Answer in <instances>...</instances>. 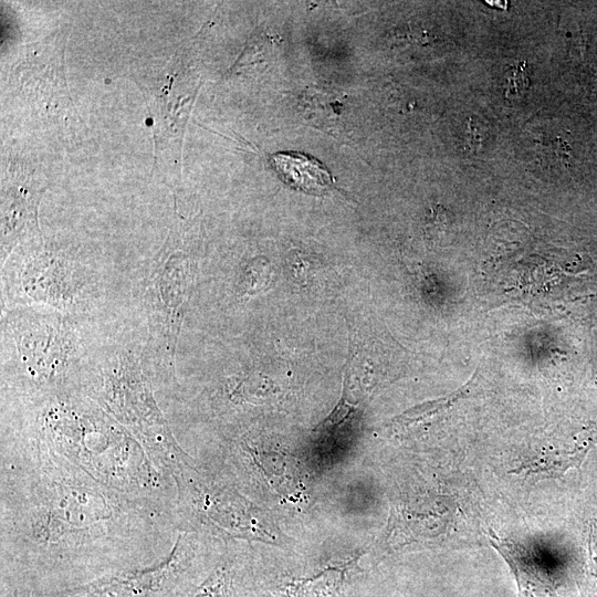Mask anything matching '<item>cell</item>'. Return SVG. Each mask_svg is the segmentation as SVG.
<instances>
[{"label": "cell", "instance_id": "1", "mask_svg": "<svg viewBox=\"0 0 597 597\" xmlns=\"http://www.w3.org/2000/svg\"><path fill=\"white\" fill-rule=\"evenodd\" d=\"M180 533L171 504L107 486L41 443L2 444V555L167 557Z\"/></svg>", "mask_w": 597, "mask_h": 597}, {"label": "cell", "instance_id": "2", "mask_svg": "<svg viewBox=\"0 0 597 597\" xmlns=\"http://www.w3.org/2000/svg\"><path fill=\"white\" fill-rule=\"evenodd\" d=\"M101 375L91 398L169 471L186 452L175 440L137 362L129 356H117L105 364Z\"/></svg>", "mask_w": 597, "mask_h": 597}, {"label": "cell", "instance_id": "3", "mask_svg": "<svg viewBox=\"0 0 597 597\" xmlns=\"http://www.w3.org/2000/svg\"><path fill=\"white\" fill-rule=\"evenodd\" d=\"M8 326L17 352L39 395L70 391L66 377L75 364L77 345L71 324L59 313L15 310Z\"/></svg>", "mask_w": 597, "mask_h": 597}, {"label": "cell", "instance_id": "4", "mask_svg": "<svg viewBox=\"0 0 597 597\" xmlns=\"http://www.w3.org/2000/svg\"><path fill=\"white\" fill-rule=\"evenodd\" d=\"M193 270L181 252L167 247L147 279L144 301L151 347L168 377L175 376V353L190 295Z\"/></svg>", "mask_w": 597, "mask_h": 597}, {"label": "cell", "instance_id": "5", "mask_svg": "<svg viewBox=\"0 0 597 597\" xmlns=\"http://www.w3.org/2000/svg\"><path fill=\"white\" fill-rule=\"evenodd\" d=\"M180 534L171 554L150 567L119 573L61 593L59 597H146L181 563L188 542Z\"/></svg>", "mask_w": 597, "mask_h": 597}, {"label": "cell", "instance_id": "6", "mask_svg": "<svg viewBox=\"0 0 597 597\" xmlns=\"http://www.w3.org/2000/svg\"><path fill=\"white\" fill-rule=\"evenodd\" d=\"M277 177L289 187L308 195H324L333 177L317 158L300 151H280L270 157Z\"/></svg>", "mask_w": 597, "mask_h": 597}, {"label": "cell", "instance_id": "7", "mask_svg": "<svg viewBox=\"0 0 597 597\" xmlns=\"http://www.w3.org/2000/svg\"><path fill=\"white\" fill-rule=\"evenodd\" d=\"M23 292L30 301L54 307H65L74 302L76 295L72 270H63L57 263L30 265L21 270Z\"/></svg>", "mask_w": 597, "mask_h": 597}, {"label": "cell", "instance_id": "8", "mask_svg": "<svg viewBox=\"0 0 597 597\" xmlns=\"http://www.w3.org/2000/svg\"><path fill=\"white\" fill-rule=\"evenodd\" d=\"M591 444V442L583 443L569 452L531 459L512 472L522 473L525 476L540 475L549 478L563 475L570 468L580 465Z\"/></svg>", "mask_w": 597, "mask_h": 597}, {"label": "cell", "instance_id": "9", "mask_svg": "<svg viewBox=\"0 0 597 597\" xmlns=\"http://www.w3.org/2000/svg\"><path fill=\"white\" fill-rule=\"evenodd\" d=\"M473 379H474V376H472V378L469 381H467L463 386H461L454 392L446 397L418 405L405 411L402 415L396 418V421L402 425H410L415 422H420L425 419L431 418L447 410L455 401L460 400L461 398L468 395Z\"/></svg>", "mask_w": 597, "mask_h": 597}, {"label": "cell", "instance_id": "10", "mask_svg": "<svg viewBox=\"0 0 597 597\" xmlns=\"http://www.w3.org/2000/svg\"><path fill=\"white\" fill-rule=\"evenodd\" d=\"M343 573L332 569L322 575L297 584L292 590L293 597H335Z\"/></svg>", "mask_w": 597, "mask_h": 597}, {"label": "cell", "instance_id": "11", "mask_svg": "<svg viewBox=\"0 0 597 597\" xmlns=\"http://www.w3.org/2000/svg\"><path fill=\"white\" fill-rule=\"evenodd\" d=\"M355 405L347 400V383L344 380L343 396L332 413L326 417L314 432L321 437L334 431L354 411Z\"/></svg>", "mask_w": 597, "mask_h": 597}, {"label": "cell", "instance_id": "12", "mask_svg": "<svg viewBox=\"0 0 597 597\" xmlns=\"http://www.w3.org/2000/svg\"><path fill=\"white\" fill-rule=\"evenodd\" d=\"M528 85L525 64L519 63L510 69L506 77V96L519 95Z\"/></svg>", "mask_w": 597, "mask_h": 597}, {"label": "cell", "instance_id": "13", "mask_svg": "<svg viewBox=\"0 0 597 597\" xmlns=\"http://www.w3.org/2000/svg\"><path fill=\"white\" fill-rule=\"evenodd\" d=\"M589 545V575L594 582L595 596L597 597V527L594 528Z\"/></svg>", "mask_w": 597, "mask_h": 597}, {"label": "cell", "instance_id": "14", "mask_svg": "<svg viewBox=\"0 0 597 597\" xmlns=\"http://www.w3.org/2000/svg\"><path fill=\"white\" fill-rule=\"evenodd\" d=\"M12 597H17L15 595H13Z\"/></svg>", "mask_w": 597, "mask_h": 597}]
</instances>
